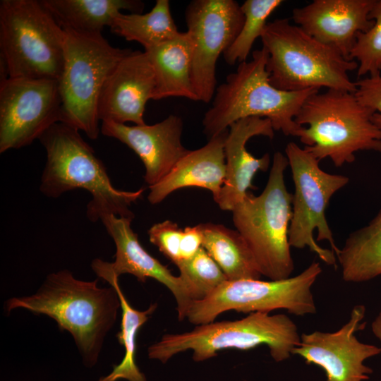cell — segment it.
Listing matches in <instances>:
<instances>
[{
	"mask_svg": "<svg viewBox=\"0 0 381 381\" xmlns=\"http://www.w3.org/2000/svg\"><path fill=\"white\" fill-rule=\"evenodd\" d=\"M5 308L8 313L23 308L54 319L61 330L72 335L84 365L92 368L121 304L114 286L99 287L97 279H78L61 270L48 274L35 294L8 298Z\"/></svg>",
	"mask_w": 381,
	"mask_h": 381,
	"instance_id": "cell-1",
	"label": "cell"
},
{
	"mask_svg": "<svg viewBox=\"0 0 381 381\" xmlns=\"http://www.w3.org/2000/svg\"><path fill=\"white\" fill-rule=\"evenodd\" d=\"M109 28L111 32L126 40L140 43L145 50L172 40L181 32L171 16L168 0H157L145 13L121 12Z\"/></svg>",
	"mask_w": 381,
	"mask_h": 381,
	"instance_id": "cell-26",
	"label": "cell"
},
{
	"mask_svg": "<svg viewBox=\"0 0 381 381\" xmlns=\"http://www.w3.org/2000/svg\"><path fill=\"white\" fill-rule=\"evenodd\" d=\"M365 307L355 306L348 322L333 332L314 331L301 335L292 355L322 368L326 381H365L373 370L364 362L381 353V347L360 341L356 333L364 329Z\"/></svg>",
	"mask_w": 381,
	"mask_h": 381,
	"instance_id": "cell-14",
	"label": "cell"
},
{
	"mask_svg": "<svg viewBox=\"0 0 381 381\" xmlns=\"http://www.w3.org/2000/svg\"><path fill=\"white\" fill-rule=\"evenodd\" d=\"M294 183L289 229L291 247H308L325 263L337 267L339 248L325 216L333 195L349 181L348 176L322 170L320 161L305 148L291 142L285 149Z\"/></svg>",
	"mask_w": 381,
	"mask_h": 381,
	"instance_id": "cell-10",
	"label": "cell"
},
{
	"mask_svg": "<svg viewBox=\"0 0 381 381\" xmlns=\"http://www.w3.org/2000/svg\"><path fill=\"white\" fill-rule=\"evenodd\" d=\"M145 52L155 78L152 99L179 97L198 101L191 78L193 49L187 32Z\"/></svg>",
	"mask_w": 381,
	"mask_h": 381,
	"instance_id": "cell-21",
	"label": "cell"
},
{
	"mask_svg": "<svg viewBox=\"0 0 381 381\" xmlns=\"http://www.w3.org/2000/svg\"><path fill=\"white\" fill-rule=\"evenodd\" d=\"M268 52L266 68L272 85L284 91L337 90L355 93L349 72L358 62L343 57L287 18L267 23L260 37Z\"/></svg>",
	"mask_w": 381,
	"mask_h": 381,
	"instance_id": "cell-4",
	"label": "cell"
},
{
	"mask_svg": "<svg viewBox=\"0 0 381 381\" xmlns=\"http://www.w3.org/2000/svg\"><path fill=\"white\" fill-rule=\"evenodd\" d=\"M202 231L200 224L183 229L180 246V262L193 258L202 247Z\"/></svg>",
	"mask_w": 381,
	"mask_h": 381,
	"instance_id": "cell-32",
	"label": "cell"
},
{
	"mask_svg": "<svg viewBox=\"0 0 381 381\" xmlns=\"http://www.w3.org/2000/svg\"><path fill=\"white\" fill-rule=\"evenodd\" d=\"M274 128L268 119L248 117L229 127L224 143L226 176L218 198L214 200L223 210L232 211L253 188V179L258 171H266L270 164L269 154L255 157L246 149L254 136L274 137Z\"/></svg>",
	"mask_w": 381,
	"mask_h": 381,
	"instance_id": "cell-19",
	"label": "cell"
},
{
	"mask_svg": "<svg viewBox=\"0 0 381 381\" xmlns=\"http://www.w3.org/2000/svg\"><path fill=\"white\" fill-rule=\"evenodd\" d=\"M64 29L83 35H99L111 25L121 10L141 13L144 4L138 0H41Z\"/></svg>",
	"mask_w": 381,
	"mask_h": 381,
	"instance_id": "cell-22",
	"label": "cell"
},
{
	"mask_svg": "<svg viewBox=\"0 0 381 381\" xmlns=\"http://www.w3.org/2000/svg\"><path fill=\"white\" fill-rule=\"evenodd\" d=\"M192 42L191 78L198 101L209 103L217 89L216 65L233 43L244 22L234 0H193L185 10Z\"/></svg>",
	"mask_w": 381,
	"mask_h": 381,
	"instance_id": "cell-12",
	"label": "cell"
},
{
	"mask_svg": "<svg viewBox=\"0 0 381 381\" xmlns=\"http://www.w3.org/2000/svg\"><path fill=\"white\" fill-rule=\"evenodd\" d=\"M177 267L189 287L193 301L205 298L228 280L203 247L193 258L181 262Z\"/></svg>",
	"mask_w": 381,
	"mask_h": 381,
	"instance_id": "cell-28",
	"label": "cell"
},
{
	"mask_svg": "<svg viewBox=\"0 0 381 381\" xmlns=\"http://www.w3.org/2000/svg\"><path fill=\"white\" fill-rule=\"evenodd\" d=\"M100 130L137 154L144 164V179L149 187L164 179L188 151L181 143L182 119L176 115L153 125L102 121Z\"/></svg>",
	"mask_w": 381,
	"mask_h": 381,
	"instance_id": "cell-18",
	"label": "cell"
},
{
	"mask_svg": "<svg viewBox=\"0 0 381 381\" xmlns=\"http://www.w3.org/2000/svg\"><path fill=\"white\" fill-rule=\"evenodd\" d=\"M346 282H363L381 275V210L364 227L352 232L337 255Z\"/></svg>",
	"mask_w": 381,
	"mask_h": 381,
	"instance_id": "cell-25",
	"label": "cell"
},
{
	"mask_svg": "<svg viewBox=\"0 0 381 381\" xmlns=\"http://www.w3.org/2000/svg\"><path fill=\"white\" fill-rule=\"evenodd\" d=\"M227 133L228 130L210 138L202 147L188 150L164 179L149 187L148 201L158 204L171 193L186 187L207 189L215 200L226 176L224 143Z\"/></svg>",
	"mask_w": 381,
	"mask_h": 381,
	"instance_id": "cell-20",
	"label": "cell"
},
{
	"mask_svg": "<svg viewBox=\"0 0 381 381\" xmlns=\"http://www.w3.org/2000/svg\"><path fill=\"white\" fill-rule=\"evenodd\" d=\"M374 0H314L292 11L296 25L349 60L360 32L374 21L369 13Z\"/></svg>",
	"mask_w": 381,
	"mask_h": 381,
	"instance_id": "cell-17",
	"label": "cell"
},
{
	"mask_svg": "<svg viewBox=\"0 0 381 381\" xmlns=\"http://www.w3.org/2000/svg\"><path fill=\"white\" fill-rule=\"evenodd\" d=\"M64 30L65 64L59 80L61 122L95 140L101 131L97 102L102 85L116 64L132 50L113 47L102 34Z\"/></svg>",
	"mask_w": 381,
	"mask_h": 381,
	"instance_id": "cell-9",
	"label": "cell"
},
{
	"mask_svg": "<svg viewBox=\"0 0 381 381\" xmlns=\"http://www.w3.org/2000/svg\"><path fill=\"white\" fill-rule=\"evenodd\" d=\"M66 35L41 0H1V61L8 78L59 80Z\"/></svg>",
	"mask_w": 381,
	"mask_h": 381,
	"instance_id": "cell-8",
	"label": "cell"
},
{
	"mask_svg": "<svg viewBox=\"0 0 381 381\" xmlns=\"http://www.w3.org/2000/svg\"><path fill=\"white\" fill-rule=\"evenodd\" d=\"M79 131L58 122L39 138L47 154L40 191L49 198H58L79 188L88 191L92 199L87 205V217L92 222L99 220L104 213L133 219L130 207L142 196L143 189L116 188L103 162Z\"/></svg>",
	"mask_w": 381,
	"mask_h": 381,
	"instance_id": "cell-2",
	"label": "cell"
},
{
	"mask_svg": "<svg viewBox=\"0 0 381 381\" xmlns=\"http://www.w3.org/2000/svg\"><path fill=\"white\" fill-rule=\"evenodd\" d=\"M322 272L319 262H312L300 274L282 280L245 279L226 280L202 300L193 301L186 313L195 325L214 322L222 313H270L285 309L296 316L316 313L312 286Z\"/></svg>",
	"mask_w": 381,
	"mask_h": 381,
	"instance_id": "cell-11",
	"label": "cell"
},
{
	"mask_svg": "<svg viewBox=\"0 0 381 381\" xmlns=\"http://www.w3.org/2000/svg\"><path fill=\"white\" fill-rule=\"evenodd\" d=\"M200 225L202 231V247L228 280L260 279L262 274L254 256L237 230L212 223Z\"/></svg>",
	"mask_w": 381,
	"mask_h": 381,
	"instance_id": "cell-24",
	"label": "cell"
},
{
	"mask_svg": "<svg viewBox=\"0 0 381 381\" xmlns=\"http://www.w3.org/2000/svg\"><path fill=\"white\" fill-rule=\"evenodd\" d=\"M373 114L354 93L318 91L306 99L295 117L301 126L295 136L319 161L329 158L341 167L352 163L356 152H381V132L371 121Z\"/></svg>",
	"mask_w": 381,
	"mask_h": 381,
	"instance_id": "cell-5",
	"label": "cell"
},
{
	"mask_svg": "<svg viewBox=\"0 0 381 381\" xmlns=\"http://www.w3.org/2000/svg\"><path fill=\"white\" fill-rule=\"evenodd\" d=\"M369 18L374 21L373 25L368 31L358 33L351 52V59L358 64V77L381 73V0H374Z\"/></svg>",
	"mask_w": 381,
	"mask_h": 381,
	"instance_id": "cell-29",
	"label": "cell"
},
{
	"mask_svg": "<svg viewBox=\"0 0 381 381\" xmlns=\"http://www.w3.org/2000/svg\"><path fill=\"white\" fill-rule=\"evenodd\" d=\"M268 52L262 47L255 50L252 59L240 63L236 72L217 87L211 107L205 112L202 126L212 138L233 123L248 117L268 119L274 131L296 135L301 128L295 121L303 104L318 90L284 91L270 82L266 68Z\"/></svg>",
	"mask_w": 381,
	"mask_h": 381,
	"instance_id": "cell-3",
	"label": "cell"
},
{
	"mask_svg": "<svg viewBox=\"0 0 381 381\" xmlns=\"http://www.w3.org/2000/svg\"><path fill=\"white\" fill-rule=\"evenodd\" d=\"M95 273L114 286L118 294L122 311L121 330L116 337L125 349L122 361L113 367L112 371L99 377L96 381H147L146 376L140 371L135 363L136 336L141 327L148 320L157 309V303H153L145 310L133 308L124 296L119 284V278L104 269L96 259L91 263Z\"/></svg>",
	"mask_w": 381,
	"mask_h": 381,
	"instance_id": "cell-23",
	"label": "cell"
},
{
	"mask_svg": "<svg viewBox=\"0 0 381 381\" xmlns=\"http://www.w3.org/2000/svg\"><path fill=\"white\" fill-rule=\"evenodd\" d=\"M155 78L145 52L131 51L106 78L97 102L99 121L145 124V105L152 99Z\"/></svg>",
	"mask_w": 381,
	"mask_h": 381,
	"instance_id": "cell-16",
	"label": "cell"
},
{
	"mask_svg": "<svg viewBox=\"0 0 381 381\" xmlns=\"http://www.w3.org/2000/svg\"><path fill=\"white\" fill-rule=\"evenodd\" d=\"M282 0H246L241 6L244 15L242 28L233 43L224 52L230 66L246 61L252 47L260 37L269 16L283 3Z\"/></svg>",
	"mask_w": 381,
	"mask_h": 381,
	"instance_id": "cell-27",
	"label": "cell"
},
{
	"mask_svg": "<svg viewBox=\"0 0 381 381\" xmlns=\"http://www.w3.org/2000/svg\"><path fill=\"white\" fill-rule=\"evenodd\" d=\"M183 229L170 220H165L152 225L148 230L150 243L174 264L181 261L180 246Z\"/></svg>",
	"mask_w": 381,
	"mask_h": 381,
	"instance_id": "cell-30",
	"label": "cell"
},
{
	"mask_svg": "<svg viewBox=\"0 0 381 381\" xmlns=\"http://www.w3.org/2000/svg\"><path fill=\"white\" fill-rule=\"evenodd\" d=\"M300 339L297 326L288 315L255 312L239 320L212 322L189 332L166 334L149 346L147 355L166 363L177 353L191 350L193 361L202 362L222 350L267 345L274 361L282 362L292 355Z\"/></svg>",
	"mask_w": 381,
	"mask_h": 381,
	"instance_id": "cell-6",
	"label": "cell"
},
{
	"mask_svg": "<svg viewBox=\"0 0 381 381\" xmlns=\"http://www.w3.org/2000/svg\"><path fill=\"white\" fill-rule=\"evenodd\" d=\"M59 81L7 78L0 83V152L30 145L61 121Z\"/></svg>",
	"mask_w": 381,
	"mask_h": 381,
	"instance_id": "cell-13",
	"label": "cell"
},
{
	"mask_svg": "<svg viewBox=\"0 0 381 381\" xmlns=\"http://www.w3.org/2000/svg\"><path fill=\"white\" fill-rule=\"evenodd\" d=\"M286 155L274 154L265 188L258 195L250 191L233 209V222L251 250L262 275L270 280L291 277L294 262L289 229L292 194L285 185Z\"/></svg>",
	"mask_w": 381,
	"mask_h": 381,
	"instance_id": "cell-7",
	"label": "cell"
},
{
	"mask_svg": "<svg viewBox=\"0 0 381 381\" xmlns=\"http://www.w3.org/2000/svg\"><path fill=\"white\" fill-rule=\"evenodd\" d=\"M133 219L104 213L99 217L115 246V260L108 262L97 258L107 271L119 277L123 274L135 276L140 282L152 278L164 285L176 301L179 320L186 318V313L193 299L189 287L179 275L174 276L170 270L152 256L140 244L138 235L131 228Z\"/></svg>",
	"mask_w": 381,
	"mask_h": 381,
	"instance_id": "cell-15",
	"label": "cell"
},
{
	"mask_svg": "<svg viewBox=\"0 0 381 381\" xmlns=\"http://www.w3.org/2000/svg\"><path fill=\"white\" fill-rule=\"evenodd\" d=\"M371 329L373 334L381 343V310L372 322Z\"/></svg>",
	"mask_w": 381,
	"mask_h": 381,
	"instance_id": "cell-33",
	"label": "cell"
},
{
	"mask_svg": "<svg viewBox=\"0 0 381 381\" xmlns=\"http://www.w3.org/2000/svg\"><path fill=\"white\" fill-rule=\"evenodd\" d=\"M356 83L354 95L363 107L373 114L371 121L381 132V73L361 78Z\"/></svg>",
	"mask_w": 381,
	"mask_h": 381,
	"instance_id": "cell-31",
	"label": "cell"
}]
</instances>
